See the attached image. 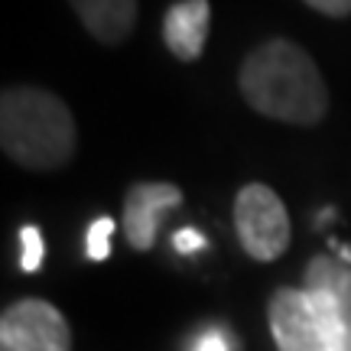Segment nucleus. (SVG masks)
<instances>
[{"label": "nucleus", "mask_w": 351, "mask_h": 351, "mask_svg": "<svg viewBox=\"0 0 351 351\" xmlns=\"http://www.w3.org/2000/svg\"><path fill=\"white\" fill-rule=\"evenodd\" d=\"M0 351H72V332L52 302L20 300L3 309Z\"/></svg>", "instance_id": "nucleus-5"}, {"label": "nucleus", "mask_w": 351, "mask_h": 351, "mask_svg": "<svg viewBox=\"0 0 351 351\" xmlns=\"http://www.w3.org/2000/svg\"><path fill=\"white\" fill-rule=\"evenodd\" d=\"M238 88L257 114L293 127H315L328 111V88L319 65L289 39H267L247 52Z\"/></svg>", "instance_id": "nucleus-1"}, {"label": "nucleus", "mask_w": 351, "mask_h": 351, "mask_svg": "<svg viewBox=\"0 0 351 351\" xmlns=\"http://www.w3.org/2000/svg\"><path fill=\"white\" fill-rule=\"evenodd\" d=\"M69 3L78 13V20L85 23L88 33L104 46L124 43L134 33L140 16L137 0H69Z\"/></svg>", "instance_id": "nucleus-9"}, {"label": "nucleus", "mask_w": 351, "mask_h": 351, "mask_svg": "<svg viewBox=\"0 0 351 351\" xmlns=\"http://www.w3.org/2000/svg\"><path fill=\"white\" fill-rule=\"evenodd\" d=\"M173 247L179 254H195V251L205 247V238H202L195 228H179V231L173 234Z\"/></svg>", "instance_id": "nucleus-13"}, {"label": "nucleus", "mask_w": 351, "mask_h": 351, "mask_svg": "<svg viewBox=\"0 0 351 351\" xmlns=\"http://www.w3.org/2000/svg\"><path fill=\"white\" fill-rule=\"evenodd\" d=\"M0 147L23 169L49 173L75 156V117L59 95L36 85L3 88Z\"/></svg>", "instance_id": "nucleus-2"}, {"label": "nucleus", "mask_w": 351, "mask_h": 351, "mask_svg": "<svg viewBox=\"0 0 351 351\" xmlns=\"http://www.w3.org/2000/svg\"><path fill=\"white\" fill-rule=\"evenodd\" d=\"M192 351H231V335H228L225 328H205Z\"/></svg>", "instance_id": "nucleus-12"}, {"label": "nucleus", "mask_w": 351, "mask_h": 351, "mask_svg": "<svg viewBox=\"0 0 351 351\" xmlns=\"http://www.w3.org/2000/svg\"><path fill=\"white\" fill-rule=\"evenodd\" d=\"M302 293L332 345L351 351V263L328 254L313 257L302 276Z\"/></svg>", "instance_id": "nucleus-4"}, {"label": "nucleus", "mask_w": 351, "mask_h": 351, "mask_svg": "<svg viewBox=\"0 0 351 351\" xmlns=\"http://www.w3.org/2000/svg\"><path fill=\"white\" fill-rule=\"evenodd\" d=\"M267 322L276 351H339L326 335V328L319 326L302 287L276 289L267 306Z\"/></svg>", "instance_id": "nucleus-6"}, {"label": "nucleus", "mask_w": 351, "mask_h": 351, "mask_svg": "<svg viewBox=\"0 0 351 351\" xmlns=\"http://www.w3.org/2000/svg\"><path fill=\"white\" fill-rule=\"evenodd\" d=\"M111 234H114V218H98L88 228V257L91 261H108L111 254Z\"/></svg>", "instance_id": "nucleus-11"}, {"label": "nucleus", "mask_w": 351, "mask_h": 351, "mask_svg": "<svg viewBox=\"0 0 351 351\" xmlns=\"http://www.w3.org/2000/svg\"><path fill=\"white\" fill-rule=\"evenodd\" d=\"M302 3L326 16H351V0H302Z\"/></svg>", "instance_id": "nucleus-14"}, {"label": "nucleus", "mask_w": 351, "mask_h": 351, "mask_svg": "<svg viewBox=\"0 0 351 351\" xmlns=\"http://www.w3.org/2000/svg\"><path fill=\"white\" fill-rule=\"evenodd\" d=\"M234 231L247 257L270 263L289 247L293 228L283 199L263 182H247L234 199Z\"/></svg>", "instance_id": "nucleus-3"}, {"label": "nucleus", "mask_w": 351, "mask_h": 351, "mask_svg": "<svg viewBox=\"0 0 351 351\" xmlns=\"http://www.w3.org/2000/svg\"><path fill=\"white\" fill-rule=\"evenodd\" d=\"M212 26L208 0H179L163 16V39L179 62H195L205 49Z\"/></svg>", "instance_id": "nucleus-8"}, {"label": "nucleus", "mask_w": 351, "mask_h": 351, "mask_svg": "<svg viewBox=\"0 0 351 351\" xmlns=\"http://www.w3.org/2000/svg\"><path fill=\"white\" fill-rule=\"evenodd\" d=\"M182 205V189L173 182H137L124 199V234L134 251H150L169 212Z\"/></svg>", "instance_id": "nucleus-7"}, {"label": "nucleus", "mask_w": 351, "mask_h": 351, "mask_svg": "<svg viewBox=\"0 0 351 351\" xmlns=\"http://www.w3.org/2000/svg\"><path fill=\"white\" fill-rule=\"evenodd\" d=\"M20 244H23V254H20V267L26 274H36L43 267V257H46V244H43V231L33 225H26L20 231Z\"/></svg>", "instance_id": "nucleus-10"}]
</instances>
